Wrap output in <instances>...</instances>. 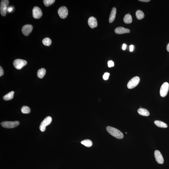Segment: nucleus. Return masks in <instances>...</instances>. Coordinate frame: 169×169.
<instances>
[{"mask_svg":"<svg viewBox=\"0 0 169 169\" xmlns=\"http://www.w3.org/2000/svg\"><path fill=\"white\" fill-rule=\"evenodd\" d=\"M107 131L111 135L118 139H122L124 138V134L120 130L110 126H107L106 128Z\"/></svg>","mask_w":169,"mask_h":169,"instance_id":"obj_1","label":"nucleus"},{"mask_svg":"<svg viewBox=\"0 0 169 169\" xmlns=\"http://www.w3.org/2000/svg\"><path fill=\"white\" fill-rule=\"evenodd\" d=\"M19 122L18 121L14 122L4 121L1 123L2 126L7 128H13L19 125Z\"/></svg>","mask_w":169,"mask_h":169,"instance_id":"obj_2","label":"nucleus"},{"mask_svg":"<svg viewBox=\"0 0 169 169\" xmlns=\"http://www.w3.org/2000/svg\"><path fill=\"white\" fill-rule=\"evenodd\" d=\"M52 121V119L50 116L47 117L41 123L40 126V130L42 132L45 131L46 127L47 126L51 124Z\"/></svg>","mask_w":169,"mask_h":169,"instance_id":"obj_3","label":"nucleus"},{"mask_svg":"<svg viewBox=\"0 0 169 169\" xmlns=\"http://www.w3.org/2000/svg\"><path fill=\"white\" fill-rule=\"evenodd\" d=\"M27 62L24 60L17 59L15 60L13 62V65L15 68L18 70H20L23 66L26 65Z\"/></svg>","mask_w":169,"mask_h":169,"instance_id":"obj_4","label":"nucleus"},{"mask_svg":"<svg viewBox=\"0 0 169 169\" xmlns=\"http://www.w3.org/2000/svg\"><path fill=\"white\" fill-rule=\"evenodd\" d=\"M140 79L138 77H135L131 79L127 84L128 88L131 89L135 87L139 84Z\"/></svg>","mask_w":169,"mask_h":169,"instance_id":"obj_5","label":"nucleus"},{"mask_svg":"<svg viewBox=\"0 0 169 169\" xmlns=\"http://www.w3.org/2000/svg\"><path fill=\"white\" fill-rule=\"evenodd\" d=\"M9 3V1L8 0H3L1 1L0 10L2 16H4L6 15L7 6Z\"/></svg>","mask_w":169,"mask_h":169,"instance_id":"obj_6","label":"nucleus"},{"mask_svg":"<svg viewBox=\"0 0 169 169\" xmlns=\"http://www.w3.org/2000/svg\"><path fill=\"white\" fill-rule=\"evenodd\" d=\"M169 89V84L167 82L163 83L160 88V95L162 97H166L168 92Z\"/></svg>","mask_w":169,"mask_h":169,"instance_id":"obj_7","label":"nucleus"},{"mask_svg":"<svg viewBox=\"0 0 169 169\" xmlns=\"http://www.w3.org/2000/svg\"><path fill=\"white\" fill-rule=\"evenodd\" d=\"M58 13L61 18L65 19L68 16V10L66 7L62 6L58 9Z\"/></svg>","mask_w":169,"mask_h":169,"instance_id":"obj_8","label":"nucleus"},{"mask_svg":"<svg viewBox=\"0 0 169 169\" xmlns=\"http://www.w3.org/2000/svg\"><path fill=\"white\" fill-rule=\"evenodd\" d=\"M33 17L36 19L40 18L42 15V13L40 8L37 6H35L32 10Z\"/></svg>","mask_w":169,"mask_h":169,"instance_id":"obj_9","label":"nucleus"},{"mask_svg":"<svg viewBox=\"0 0 169 169\" xmlns=\"http://www.w3.org/2000/svg\"><path fill=\"white\" fill-rule=\"evenodd\" d=\"M154 156L156 161L158 164H163L164 163V159L162 154L158 150H156L154 152Z\"/></svg>","mask_w":169,"mask_h":169,"instance_id":"obj_10","label":"nucleus"},{"mask_svg":"<svg viewBox=\"0 0 169 169\" xmlns=\"http://www.w3.org/2000/svg\"><path fill=\"white\" fill-rule=\"evenodd\" d=\"M33 29V26L31 24H26L23 26L22 28V31L23 35L28 36L31 32Z\"/></svg>","mask_w":169,"mask_h":169,"instance_id":"obj_11","label":"nucleus"},{"mask_svg":"<svg viewBox=\"0 0 169 169\" xmlns=\"http://www.w3.org/2000/svg\"><path fill=\"white\" fill-rule=\"evenodd\" d=\"M88 23L89 26L92 29L96 27L97 26V19L92 16L89 18L88 20Z\"/></svg>","mask_w":169,"mask_h":169,"instance_id":"obj_12","label":"nucleus"},{"mask_svg":"<svg viewBox=\"0 0 169 169\" xmlns=\"http://www.w3.org/2000/svg\"><path fill=\"white\" fill-rule=\"evenodd\" d=\"M130 30L122 27H119L116 28L115 32L118 34H122L125 33H128L130 32Z\"/></svg>","mask_w":169,"mask_h":169,"instance_id":"obj_13","label":"nucleus"},{"mask_svg":"<svg viewBox=\"0 0 169 169\" xmlns=\"http://www.w3.org/2000/svg\"><path fill=\"white\" fill-rule=\"evenodd\" d=\"M116 14V8L113 7L111 10L109 18V22L111 23L113 22L115 18Z\"/></svg>","mask_w":169,"mask_h":169,"instance_id":"obj_14","label":"nucleus"},{"mask_svg":"<svg viewBox=\"0 0 169 169\" xmlns=\"http://www.w3.org/2000/svg\"><path fill=\"white\" fill-rule=\"evenodd\" d=\"M138 112L141 115L147 117L150 115L148 110L143 108H140L138 110Z\"/></svg>","mask_w":169,"mask_h":169,"instance_id":"obj_15","label":"nucleus"},{"mask_svg":"<svg viewBox=\"0 0 169 169\" xmlns=\"http://www.w3.org/2000/svg\"><path fill=\"white\" fill-rule=\"evenodd\" d=\"M154 124L157 127L162 128H166L168 127L167 124L161 121L156 120L154 122Z\"/></svg>","mask_w":169,"mask_h":169,"instance_id":"obj_16","label":"nucleus"},{"mask_svg":"<svg viewBox=\"0 0 169 169\" xmlns=\"http://www.w3.org/2000/svg\"><path fill=\"white\" fill-rule=\"evenodd\" d=\"M124 23L127 24L132 23V20L131 15L129 14L126 15L124 18Z\"/></svg>","mask_w":169,"mask_h":169,"instance_id":"obj_17","label":"nucleus"},{"mask_svg":"<svg viewBox=\"0 0 169 169\" xmlns=\"http://www.w3.org/2000/svg\"><path fill=\"white\" fill-rule=\"evenodd\" d=\"M14 92L11 91L3 97V99L4 100L8 101L10 100L13 98Z\"/></svg>","mask_w":169,"mask_h":169,"instance_id":"obj_18","label":"nucleus"},{"mask_svg":"<svg viewBox=\"0 0 169 169\" xmlns=\"http://www.w3.org/2000/svg\"><path fill=\"white\" fill-rule=\"evenodd\" d=\"M136 15L137 19L139 20L142 19L144 17V12L141 10H137L136 12Z\"/></svg>","mask_w":169,"mask_h":169,"instance_id":"obj_19","label":"nucleus"},{"mask_svg":"<svg viewBox=\"0 0 169 169\" xmlns=\"http://www.w3.org/2000/svg\"><path fill=\"white\" fill-rule=\"evenodd\" d=\"M46 73V70L44 68H42L39 69L37 72L38 77L42 79L43 78L45 75Z\"/></svg>","mask_w":169,"mask_h":169,"instance_id":"obj_20","label":"nucleus"},{"mask_svg":"<svg viewBox=\"0 0 169 169\" xmlns=\"http://www.w3.org/2000/svg\"><path fill=\"white\" fill-rule=\"evenodd\" d=\"M81 144L87 147H91L92 145V142L90 140L86 139L81 142Z\"/></svg>","mask_w":169,"mask_h":169,"instance_id":"obj_21","label":"nucleus"},{"mask_svg":"<svg viewBox=\"0 0 169 169\" xmlns=\"http://www.w3.org/2000/svg\"><path fill=\"white\" fill-rule=\"evenodd\" d=\"M42 43L44 45L49 46L51 44L52 41L49 38H46L42 41Z\"/></svg>","mask_w":169,"mask_h":169,"instance_id":"obj_22","label":"nucleus"},{"mask_svg":"<svg viewBox=\"0 0 169 169\" xmlns=\"http://www.w3.org/2000/svg\"><path fill=\"white\" fill-rule=\"evenodd\" d=\"M21 111L23 114H28L30 112V108L27 106H24L22 107L21 109Z\"/></svg>","mask_w":169,"mask_h":169,"instance_id":"obj_23","label":"nucleus"},{"mask_svg":"<svg viewBox=\"0 0 169 169\" xmlns=\"http://www.w3.org/2000/svg\"><path fill=\"white\" fill-rule=\"evenodd\" d=\"M55 1V0H44L43 1L44 5L48 7L53 4Z\"/></svg>","mask_w":169,"mask_h":169,"instance_id":"obj_24","label":"nucleus"},{"mask_svg":"<svg viewBox=\"0 0 169 169\" xmlns=\"http://www.w3.org/2000/svg\"><path fill=\"white\" fill-rule=\"evenodd\" d=\"M110 74L108 72H106L104 74L103 76V79L105 80H106L108 79L109 77Z\"/></svg>","mask_w":169,"mask_h":169,"instance_id":"obj_25","label":"nucleus"},{"mask_svg":"<svg viewBox=\"0 0 169 169\" xmlns=\"http://www.w3.org/2000/svg\"><path fill=\"white\" fill-rule=\"evenodd\" d=\"M108 66L109 67L111 68L113 67L114 65V63L112 61H109L108 62Z\"/></svg>","mask_w":169,"mask_h":169,"instance_id":"obj_26","label":"nucleus"},{"mask_svg":"<svg viewBox=\"0 0 169 169\" xmlns=\"http://www.w3.org/2000/svg\"><path fill=\"white\" fill-rule=\"evenodd\" d=\"M3 74V71L1 67H0V76L1 77Z\"/></svg>","mask_w":169,"mask_h":169,"instance_id":"obj_27","label":"nucleus"},{"mask_svg":"<svg viewBox=\"0 0 169 169\" xmlns=\"http://www.w3.org/2000/svg\"><path fill=\"white\" fill-rule=\"evenodd\" d=\"M13 9V8L12 7H9L8 8L7 11L8 12H10L12 11Z\"/></svg>","mask_w":169,"mask_h":169,"instance_id":"obj_28","label":"nucleus"},{"mask_svg":"<svg viewBox=\"0 0 169 169\" xmlns=\"http://www.w3.org/2000/svg\"><path fill=\"white\" fill-rule=\"evenodd\" d=\"M130 51L131 52H132L133 51L134 49V46L133 45H131L130 46Z\"/></svg>","mask_w":169,"mask_h":169,"instance_id":"obj_29","label":"nucleus"},{"mask_svg":"<svg viewBox=\"0 0 169 169\" xmlns=\"http://www.w3.org/2000/svg\"><path fill=\"white\" fill-rule=\"evenodd\" d=\"M127 47L126 44H123V46H122V49L123 50H125L126 49Z\"/></svg>","mask_w":169,"mask_h":169,"instance_id":"obj_30","label":"nucleus"},{"mask_svg":"<svg viewBox=\"0 0 169 169\" xmlns=\"http://www.w3.org/2000/svg\"><path fill=\"white\" fill-rule=\"evenodd\" d=\"M139 1H140L144 2H149L150 1V0H139Z\"/></svg>","mask_w":169,"mask_h":169,"instance_id":"obj_31","label":"nucleus"},{"mask_svg":"<svg viewBox=\"0 0 169 169\" xmlns=\"http://www.w3.org/2000/svg\"><path fill=\"white\" fill-rule=\"evenodd\" d=\"M167 50L168 52H169V43L168 44L167 46Z\"/></svg>","mask_w":169,"mask_h":169,"instance_id":"obj_32","label":"nucleus"}]
</instances>
